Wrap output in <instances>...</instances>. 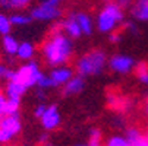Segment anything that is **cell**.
Instances as JSON below:
<instances>
[{
	"label": "cell",
	"instance_id": "6da1fadb",
	"mask_svg": "<svg viewBox=\"0 0 148 146\" xmlns=\"http://www.w3.org/2000/svg\"><path fill=\"white\" fill-rule=\"evenodd\" d=\"M73 41L57 25L41 45V56L46 65L51 69L56 66L68 65L73 56Z\"/></svg>",
	"mask_w": 148,
	"mask_h": 146
},
{
	"label": "cell",
	"instance_id": "7a4b0ae2",
	"mask_svg": "<svg viewBox=\"0 0 148 146\" xmlns=\"http://www.w3.org/2000/svg\"><path fill=\"white\" fill-rule=\"evenodd\" d=\"M107 60H109V57L104 50L92 48L76 58L73 69H75L76 75H81L84 77L97 76V75L103 73V70L106 69Z\"/></svg>",
	"mask_w": 148,
	"mask_h": 146
},
{
	"label": "cell",
	"instance_id": "3957f363",
	"mask_svg": "<svg viewBox=\"0 0 148 146\" xmlns=\"http://www.w3.org/2000/svg\"><path fill=\"white\" fill-rule=\"evenodd\" d=\"M123 6L117 2H107L97 13L95 26L101 34H112L123 24Z\"/></svg>",
	"mask_w": 148,
	"mask_h": 146
},
{
	"label": "cell",
	"instance_id": "277c9868",
	"mask_svg": "<svg viewBox=\"0 0 148 146\" xmlns=\"http://www.w3.org/2000/svg\"><path fill=\"white\" fill-rule=\"evenodd\" d=\"M41 75H43V72H41V67L38 65V61L29 60L25 65H22L19 69H16L13 72L12 79L24 83L27 88H32V86H37L38 79L41 77Z\"/></svg>",
	"mask_w": 148,
	"mask_h": 146
},
{
	"label": "cell",
	"instance_id": "5b68a950",
	"mask_svg": "<svg viewBox=\"0 0 148 146\" xmlns=\"http://www.w3.org/2000/svg\"><path fill=\"white\" fill-rule=\"evenodd\" d=\"M21 129H22V123L19 113L3 115V118L0 120V143L10 142L16 134L21 133Z\"/></svg>",
	"mask_w": 148,
	"mask_h": 146
},
{
	"label": "cell",
	"instance_id": "8992f818",
	"mask_svg": "<svg viewBox=\"0 0 148 146\" xmlns=\"http://www.w3.org/2000/svg\"><path fill=\"white\" fill-rule=\"evenodd\" d=\"M34 20H43V22H49V20H57L63 12H62V6H53V5H49L46 2H41L34 6L31 9V13Z\"/></svg>",
	"mask_w": 148,
	"mask_h": 146
},
{
	"label": "cell",
	"instance_id": "52a82bcc",
	"mask_svg": "<svg viewBox=\"0 0 148 146\" xmlns=\"http://www.w3.org/2000/svg\"><path fill=\"white\" fill-rule=\"evenodd\" d=\"M135 66H136L135 58L128 54H114L107 60V67L117 75H128L135 69Z\"/></svg>",
	"mask_w": 148,
	"mask_h": 146
},
{
	"label": "cell",
	"instance_id": "ba28073f",
	"mask_svg": "<svg viewBox=\"0 0 148 146\" xmlns=\"http://www.w3.org/2000/svg\"><path fill=\"white\" fill-rule=\"evenodd\" d=\"M75 75V69L68 66V65H62V66H56V67H51L49 76L53 82L54 88H62L65 83Z\"/></svg>",
	"mask_w": 148,
	"mask_h": 146
},
{
	"label": "cell",
	"instance_id": "9c48e42d",
	"mask_svg": "<svg viewBox=\"0 0 148 146\" xmlns=\"http://www.w3.org/2000/svg\"><path fill=\"white\" fill-rule=\"evenodd\" d=\"M40 121H41L43 129H46V130L57 129L60 126V123H62V115H60V111H59L57 105H54V104L47 105V108H46L44 114L41 115Z\"/></svg>",
	"mask_w": 148,
	"mask_h": 146
},
{
	"label": "cell",
	"instance_id": "30bf717a",
	"mask_svg": "<svg viewBox=\"0 0 148 146\" xmlns=\"http://www.w3.org/2000/svg\"><path fill=\"white\" fill-rule=\"evenodd\" d=\"M84 89H85V77L81 75H73L62 86V95L63 96H73V95L81 94Z\"/></svg>",
	"mask_w": 148,
	"mask_h": 146
},
{
	"label": "cell",
	"instance_id": "8fae6325",
	"mask_svg": "<svg viewBox=\"0 0 148 146\" xmlns=\"http://www.w3.org/2000/svg\"><path fill=\"white\" fill-rule=\"evenodd\" d=\"M59 26H60V29H62L63 32H65L68 37H71L72 39H76V38H79V37L82 35V31H81V28H79V25H78L75 12L69 13V15L59 24Z\"/></svg>",
	"mask_w": 148,
	"mask_h": 146
},
{
	"label": "cell",
	"instance_id": "7c38bea8",
	"mask_svg": "<svg viewBox=\"0 0 148 146\" xmlns=\"http://www.w3.org/2000/svg\"><path fill=\"white\" fill-rule=\"evenodd\" d=\"M27 86L24 83H21L15 79H10L6 82V86H5V95L6 98H12V99H19L24 96V94L27 92Z\"/></svg>",
	"mask_w": 148,
	"mask_h": 146
},
{
	"label": "cell",
	"instance_id": "4fadbf2b",
	"mask_svg": "<svg viewBox=\"0 0 148 146\" xmlns=\"http://www.w3.org/2000/svg\"><path fill=\"white\" fill-rule=\"evenodd\" d=\"M131 15L135 20L148 22V0H134L131 5Z\"/></svg>",
	"mask_w": 148,
	"mask_h": 146
},
{
	"label": "cell",
	"instance_id": "5bb4252c",
	"mask_svg": "<svg viewBox=\"0 0 148 146\" xmlns=\"http://www.w3.org/2000/svg\"><path fill=\"white\" fill-rule=\"evenodd\" d=\"M75 15H76L78 25H79V28H81V31H82V35H88V37H90V35L92 34L94 25H95V22L92 20L91 15H88V13H85V12H76Z\"/></svg>",
	"mask_w": 148,
	"mask_h": 146
},
{
	"label": "cell",
	"instance_id": "9a60e30c",
	"mask_svg": "<svg viewBox=\"0 0 148 146\" xmlns=\"http://www.w3.org/2000/svg\"><path fill=\"white\" fill-rule=\"evenodd\" d=\"M35 56V47L32 43L29 41H22L19 43V47H18V51H16V57L19 60H24V61H29L32 60Z\"/></svg>",
	"mask_w": 148,
	"mask_h": 146
},
{
	"label": "cell",
	"instance_id": "2e32d148",
	"mask_svg": "<svg viewBox=\"0 0 148 146\" xmlns=\"http://www.w3.org/2000/svg\"><path fill=\"white\" fill-rule=\"evenodd\" d=\"M2 47H3V51L8 56H16V51H18V47H19V41L10 34L3 35Z\"/></svg>",
	"mask_w": 148,
	"mask_h": 146
},
{
	"label": "cell",
	"instance_id": "e0dca14e",
	"mask_svg": "<svg viewBox=\"0 0 148 146\" xmlns=\"http://www.w3.org/2000/svg\"><path fill=\"white\" fill-rule=\"evenodd\" d=\"M32 0H0V7L5 10H22L31 5Z\"/></svg>",
	"mask_w": 148,
	"mask_h": 146
},
{
	"label": "cell",
	"instance_id": "ac0fdd59",
	"mask_svg": "<svg viewBox=\"0 0 148 146\" xmlns=\"http://www.w3.org/2000/svg\"><path fill=\"white\" fill-rule=\"evenodd\" d=\"M9 18H10V22H12L13 26H27V25H29L34 20L31 15H27V13H22V12L13 13Z\"/></svg>",
	"mask_w": 148,
	"mask_h": 146
},
{
	"label": "cell",
	"instance_id": "d6986e66",
	"mask_svg": "<svg viewBox=\"0 0 148 146\" xmlns=\"http://www.w3.org/2000/svg\"><path fill=\"white\" fill-rule=\"evenodd\" d=\"M104 146H132L129 143V140L126 139L125 136H120V134H114L112 137H109V140L106 142Z\"/></svg>",
	"mask_w": 148,
	"mask_h": 146
},
{
	"label": "cell",
	"instance_id": "ffe728a7",
	"mask_svg": "<svg viewBox=\"0 0 148 146\" xmlns=\"http://www.w3.org/2000/svg\"><path fill=\"white\" fill-rule=\"evenodd\" d=\"M19 105H21V101H19V99L6 98L5 115H9V114H16V113H19Z\"/></svg>",
	"mask_w": 148,
	"mask_h": 146
},
{
	"label": "cell",
	"instance_id": "44dd1931",
	"mask_svg": "<svg viewBox=\"0 0 148 146\" xmlns=\"http://www.w3.org/2000/svg\"><path fill=\"white\" fill-rule=\"evenodd\" d=\"M125 137L129 140V143L134 146L135 143H138L141 139H142V134H141V132L138 130V129H135V127H129V129H126V132H125Z\"/></svg>",
	"mask_w": 148,
	"mask_h": 146
},
{
	"label": "cell",
	"instance_id": "7402d4cb",
	"mask_svg": "<svg viewBox=\"0 0 148 146\" xmlns=\"http://www.w3.org/2000/svg\"><path fill=\"white\" fill-rule=\"evenodd\" d=\"M12 22H10V18L6 16L5 13H0V34L2 35H8L12 31Z\"/></svg>",
	"mask_w": 148,
	"mask_h": 146
},
{
	"label": "cell",
	"instance_id": "603a6c76",
	"mask_svg": "<svg viewBox=\"0 0 148 146\" xmlns=\"http://www.w3.org/2000/svg\"><path fill=\"white\" fill-rule=\"evenodd\" d=\"M90 146H101V132L97 129H92L90 132Z\"/></svg>",
	"mask_w": 148,
	"mask_h": 146
},
{
	"label": "cell",
	"instance_id": "cb8c5ba5",
	"mask_svg": "<svg viewBox=\"0 0 148 146\" xmlns=\"http://www.w3.org/2000/svg\"><path fill=\"white\" fill-rule=\"evenodd\" d=\"M13 72L15 70L9 69L6 65H0V80H10L13 76Z\"/></svg>",
	"mask_w": 148,
	"mask_h": 146
},
{
	"label": "cell",
	"instance_id": "d4e9b609",
	"mask_svg": "<svg viewBox=\"0 0 148 146\" xmlns=\"http://www.w3.org/2000/svg\"><path fill=\"white\" fill-rule=\"evenodd\" d=\"M123 28L128 31L129 34H132V35H138V34H139V28H138V25H136L135 22H132V20H128V22H125Z\"/></svg>",
	"mask_w": 148,
	"mask_h": 146
},
{
	"label": "cell",
	"instance_id": "484cf974",
	"mask_svg": "<svg viewBox=\"0 0 148 146\" xmlns=\"http://www.w3.org/2000/svg\"><path fill=\"white\" fill-rule=\"evenodd\" d=\"M46 108H47V105H46L44 102H38L37 107L34 108V115H35L37 118H41V115H43L44 111H46Z\"/></svg>",
	"mask_w": 148,
	"mask_h": 146
},
{
	"label": "cell",
	"instance_id": "4316f807",
	"mask_svg": "<svg viewBox=\"0 0 148 146\" xmlns=\"http://www.w3.org/2000/svg\"><path fill=\"white\" fill-rule=\"evenodd\" d=\"M109 39H110V43L117 44V43H120V39H122V34H120V32H117V31H113V32L110 34Z\"/></svg>",
	"mask_w": 148,
	"mask_h": 146
},
{
	"label": "cell",
	"instance_id": "83f0119b",
	"mask_svg": "<svg viewBox=\"0 0 148 146\" xmlns=\"http://www.w3.org/2000/svg\"><path fill=\"white\" fill-rule=\"evenodd\" d=\"M35 96H37V99H38L40 102H44V101H46V98H47L46 89H41V88H38V89H37V92H35Z\"/></svg>",
	"mask_w": 148,
	"mask_h": 146
},
{
	"label": "cell",
	"instance_id": "f1b7e54d",
	"mask_svg": "<svg viewBox=\"0 0 148 146\" xmlns=\"http://www.w3.org/2000/svg\"><path fill=\"white\" fill-rule=\"evenodd\" d=\"M43 2H46L49 5H53V6H62L63 0H43Z\"/></svg>",
	"mask_w": 148,
	"mask_h": 146
},
{
	"label": "cell",
	"instance_id": "f546056e",
	"mask_svg": "<svg viewBox=\"0 0 148 146\" xmlns=\"http://www.w3.org/2000/svg\"><path fill=\"white\" fill-rule=\"evenodd\" d=\"M134 146H148V139L142 136V139H141V140H139L138 143H135Z\"/></svg>",
	"mask_w": 148,
	"mask_h": 146
},
{
	"label": "cell",
	"instance_id": "4dcf8cb0",
	"mask_svg": "<svg viewBox=\"0 0 148 146\" xmlns=\"http://www.w3.org/2000/svg\"><path fill=\"white\" fill-rule=\"evenodd\" d=\"M114 2H117V3L122 5V6H126V5H129L131 0H114Z\"/></svg>",
	"mask_w": 148,
	"mask_h": 146
},
{
	"label": "cell",
	"instance_id": "1f68e13d",
	"mask_svg": "<svg viewBox=\"0 0 148 146\" xmlns=\"http://www.w3.org/2000/svg\"><path fill=\"white\" fill-rule=\"evenodd\" d=\"M75 146H90L88 143H78V145H75Z\"/></svg>",
	"mask_w": 148,
	"mask_h": 146
},
{
	"label": "cell",
	"instance_id": "d6a6232c",
	"mask_svg": "<svg viewBox=\"0 0 148 146\" xmlns=\"http://www.w3.org/2000/svg\"><path fill=\"white\" fill-rule=\"evenodd\" d=\"M145 111L148 113V99H147V104H145Z\"/></svg>",
	"mask_w": 148,
	"mask_h": 146
},
{
	"label": "cell",
	"instance_id": "836d02e7",
	"mask_svg": "<svg viewBox=\"0 0 148 146\" xmlns=\"http://www.w3.org/2000/svg\"><path fill=\"white\" fill-rule=\"evenodd\" d=\"M3 118V114H0V120H2Z\"/></svg>",
	"mask_w": 148,
	"mask_h": 146
}]
</instances>
